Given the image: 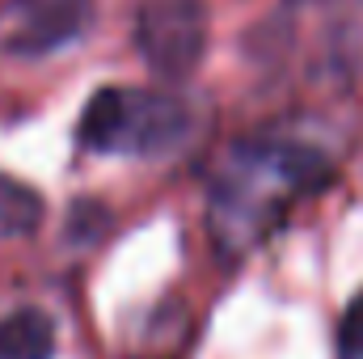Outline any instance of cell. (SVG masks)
Masks as SVG:
<instances>
[{"mask_svg": "<svg viewBox=\"0 0 363 359\" xmlns=\"http://www.w3.org/2000/svg\"><path fill=\"white\" fill-rule=\"evenodd\" d=\"M0 359H55V321L43 309L0 317Z\"/></svg>", "mask_w": 363, "mask_h": 359, "instance_id": "5b68a950", "label": "cell"}, {"mask_svg": "<svg viewBox=\"0 0 363 359\" xmlns=\"http://www.w3.org/2000/svg\"><path fill=\"white\" fill-rule=\"evenodd\" d=\"M338 343H342V355L347 359H363V292L347 304V313H342Z\"/></svg>", "mask_w": 363, "mask_h": 359, "instance_id": "52a82bcc", "label": "cell"}, {"mask_svg": "<svg viewBox=\"0 0 363 359\" xmlns=\"http://www.w3.org/2000/svg\"><path fill=\"white\" fill-rule=\"evenodd\" d=\"M135 43L152 72L169 81L190 77L207 51V4L203 0H144L135 17Z\"/></svg>", "mask_w": 363, "mask_h": 359, "instance_id": "3957f363", "label": "cell"}, {"mask_svg": "<svg viewBox=\"0 0 363 359\" xmlns=\"http://www.w3.org/2000/svg\"><path fill=\"white\" fill-rule=\"evenodd\" d=\"M43 224V194L26 182L0 174V241L30 237Z\"/></svg>", "mask_w": 363, "mask_h": 359, "instance_id": "8992f818", "label": "cell"}, {"mask_svg": "<svg viewBox=\"0 0 363 359\" xmlns=\"http://www.w3.org/2000/svg\"><path fill=\"white\" fill-rule=\"evenodd\" d=\"M194 114L165 89H97L81 114V144L106 157H165L190 136Z\"/></svg>", "mask_w": 363, "mask_h": 359, "instance_id": "7a4b0ae2", "label": "cell"}, {"mask_svg": "<svg viewBox=\"0 0 363 359\" xmlns=\"http://www.w3.org/2000/svg\"><path fill=\"white\" fill-rule=\"evenodd\" d=\"M89 17L93 0H21L4 47L17 55H47L55 47L77 43L89 30Z\"/></svg>", "mask_w": 363, "mask_h": 359, "instance_id": "277c9868", "label": "cell"}, {"mask_svg": "<svg viewBox=\"0 0 363 359\" xmlns=\"http://www.w3.org/2000/svg\"><path fill=\"white\" fill-rule=\"evenodd\" d=\"M334 178V157L304 136H250L224 153L207 194V228L224 258L258 250L287 211Z\"/></svg>", "mask_w": 363, "mask_h": 359, "instance_id": "6da1fadb", "label": "cell"}]
</instances>
